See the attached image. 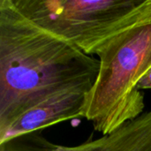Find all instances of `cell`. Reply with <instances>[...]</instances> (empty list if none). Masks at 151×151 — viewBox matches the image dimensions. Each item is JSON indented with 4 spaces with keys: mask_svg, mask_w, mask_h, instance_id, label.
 <instances>
[{
    "mask_svg": "<svg viewBox=\"0 0 151 151\" xmlns=\"http://www.w3.org/2000/svg\"><path fill=\"white\" fill-rule=\"evenodd\" d=\"M42 151H151V110L98 139L77 146H56Z\"/></svg>",
    "mask_w": 151,
    "mask_h": 151,
    "instance_id": "5b68a950",
    "label": "cell"
},
{
    "mask_svg": "<svg viewBox=\"0 0 151 151\" xmlns=\"http://www.w3.org/2000/svg\"><path fill=\"white\" fill-rule=\"evenodd\" d=\"M151 88V69L142 78L137 85V89H150Z\"/></svg>",
    "mask_w": 151,
    "mask_h": 151,
    "instance_id": "8992f818",
    "label": "cell"
},
{
    "mask_svg": "<svg viewBox=\"0 0 151 151\" xmlns=\"http://www.w3.org/2000/svg\"><path fill=\"white\" fill-rule=\"evenodd\" d=\"M99 59L27 18L12 0H0V134L43 101L90 89Z\"/></svg>",
    "mask_w": 151,
    "mask_h": 151,
    "instance_id": "6da1fadb",
    "label": "cell"
},
{
    "mask_svg": "<svg viewBox=\"0 0 151 151\" xmlns=\"http://www.w3.org/2000/svg\"><path fill=\"white\" fill-rule=\"evenodd\" d=\"M93 55L98 57L99 72L86 94L81 117L107 135L144 112L137 85L151 69V12L111 35Z\"/></svg>",
    "mask_w": 151,
    "mask_h": 151,
    "instance_id": "7a4b0ae2",
    "label": "cell"
},
{
    "mask_svg": "<svg viewBox=\"0 0 151 151\" xmlns=\"http://www.w3.org/2000/svg\"><path fill=\"white\" fill-rule=\"evenodd\" d=\"M12 1L34 23L90 56L111 35L151 12V0Z\"/></svg>",
    "mask_w": 151,
    "mask_h": 151,
    "instance_id": "3957f363",
    "label": "cell"
},
{
    "mask_svg": "<svg viewBox=\"0 0 151 151\" xmlns=\"http://www.w3.org/2000/svg\"><path fill=\"white\" fill-rule=\"evenodd\" d=\"M88 89L78 88L58 94L19 117L4 134H0V144L45 128L57 123L81 117V111Z\"/></svg>",
    "mask_w": 151,
    "mask_h": 151,
    "instance_id": "277c9868",
    "label": "cell"
}]
</instances>
